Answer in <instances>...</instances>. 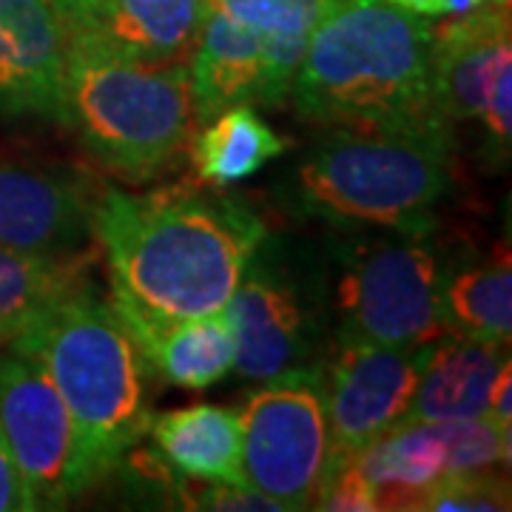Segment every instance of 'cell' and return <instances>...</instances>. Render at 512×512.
Here are the masks:
<instances>
[{
	"mask_svg": "<svg viewBox=\"0 0 512 512\" xmlns=\"http://www.w3.org/2000/svg\"><path fill=\"white\" fill-rule=\"evenodd\" d=\"M92 234L109 259L111 302L151 322H180L228 305L265 228L237 200L171 185L106 191L92 205Z\"/></svg>",
	"mask_w": 512,
	"mask_h": 512,
	"instance_id": "cell-1",
	"label": "cell"
},
{
	"mask_svg": "<svg viewBox=\"0 0 512 512\" xmlns=\"http://www.w3.org/2000/svg\"><path fill=\"white\" fill-rule=\"evenodd\" d=\"M430 29L390 0H325L288 100L302 120L333 128L436 123Z\"/></svg>",
	"mask_w": 512,
	"mask_h": 512,
	"instance_id": "cell-2",
	"label": "cell"
},
{
	"mask_svg": "<svg viewBox=\"0 0 512 512\" xmlns=\"http://www.w3.org/2000/svg\"><path fill=\"white\" fill-rule=\"evenodd\" d=\"M450 123L413 128H333L293 171L299 214L339 228H433V208L447 188Z\"/></svg>",
	"mask_w": 512,
	"mask_h": 512,
	"instance_id": "cell-3",
	"label": "cell"
},
{
	"mask_svg": "<svg viewBox=\"0 0 512 512\" xmlns=\"http://www.w3.org/2000/svg\"><path fill=\"white\" fill-rule=\"evenodd\" d=\"M12 350L32 356L55 382L94 478L148 433L146 362L109 299L89 282L18 336Z\"/></svg>",
	"mask_w": 512,
	"mask_h": 512,
	"instance_id": "cell-4",
	"label": "cell"
},
{
	"mask_svg": "<svg viewBox=\"0 0 512 512\" xmlns=\"http://www.w3.org/2000/svg\"><path fill=\"white\" fill-rule=\"evenodd\" d=\"M60 123L103 168L151 180L194 128L188 66L134 63L69 43Z\"/></svg>",
	"mask_w": 512,
	"mask_h": 512,
	"instance_id": "cell-5",
	"label": "cell"
},
{
	"mask_svg": "<svg viewBox=\"0 0 512 512\" xmlns=\"http://www.w3.org/2000/svg\"><path fill=\"white\" fill-rule=\"evenodd\" d=\"M444 262L419 234L362 239L342 248L336 305L342 339L424 348L456 333L444 316Z\"/></svg>",
	"mask_w": 512,
	"mask_h": 512,
	"instance_id": "cell-6",
	"label": "cell"
},
{
	"mask_svg": "<svg viewBox=\"0 0 512 512\" xmlns=\"http://www.w3.org/2000/svg\"><path fill=\"white\" fill-rule=\"evenodd\" d=\"M242 484L274 498L282 512L313 510L328 461V407L316 370H285L239 413Z\"/></svg>",
	"mask_w": 512,
	"mask_h": 512,
	"instance_id": "cell-7",
	"label": "cell"
},
{
	"mask_svg": "<svg viewBox=\"0 0 512 512\" xmlns=\"http://www.w3.org/2000/svg\"><path fill=\"white\" fill-rule=\"evenodd\" d=\"M0 430L35 510H60L97 481L55 382L18 350L0 356Z\"/></svg>",
	"mask_w": 512,
	"mask_h": 512,
	"instance_id": "cell-8",
	"label": "cell"
},
{
	"mask_svg": "<svg viewBox=\"0 0 512 512\" xmlns=\"http://www.w3.org/2000/svg\"><path fill=\"white\" fill-rule=\"evenodd\" d=\"M427 348V345H424ZM424 348L342 339L328 370V456H359L399 424L419 384Z\"/></svg>",
	"mask_w": 512,
	"mask_h": 512,
	"instance_id": "cell-9",
	"label": "cell"
},
{
	"mask_svg": "<svg viewBox=\"0 0 512 512\" xmlns=\"http://www.w3.org/2000/svg\"><path fill=\"white\" fill-rule=\"evenodd\" d=\"M69 26L52 0H0V114L60 120Z\"/></svg>",
	"mask_w": 512,
	"mask_h": 512,
	"instance_id": "cell-10",
	"label": "cell"
},
{
	"mask_svg": "<svg viewBox=\"0 0 512 512\" xmlns=\"http://www.w3.org/2000/svg\"><path fill=\"white\" fill-rule=\"evenodd\" d=\"M512 63L507 3L481 6L430 29L433 106L441 120H481L495 72Z\"/></svg>",
	"mask_w": 512,
	"mask_h": 512,
	"instance_id": "cell-11",
	"label": "cell"
},
{
	"mask_svg": "<svg viewBox=\"0 0 512 512\" xmlns=\"http://www.w3.org/2000/svg\"><path fill=\"white\" fill-rule=\"evenodd\" d=\"M222 316L234 333V370L239 376L268 382L302 367L299 362L311 345V313L282 276L245 271Z\"/></svg>",
	"mask_w": 512,
	"mask_h": 512,
	"instance_id": "cell-12",
	"label": "cell"
},
{
	"mask_svg": "<svg viewBox=\"0 0 512 512\" xmlns=\"http://www.w3.org/2000/svg\"><path fill=\"white\" fill-rule=\"evenodd\" d=\"M92 205L69 177L0 163V245L69 256L92 234Z\"/></svg>",
	"mask_w": 512,
	"mask_h": 512,
	"instance_id": "cell-13",
	"label": "cell"
},
{
	"mask_svg": "<svg viewBox=\"0 0 512 512\" xmlns=\"http://www.w3.org/2000/svg\"><path fill=\"white\" fill-rule=\"evenodd\" d=\"M205 0H103L69 20V43L134 63H174L194 49Z\"/></svg>",
	"mask_w": 512,
	"mask_h": 512,
	"instance_id": "cell-14",
	"label": "cell"
},
{
	"mask_svg": "<svg viewBox=\"0 0 512 512\" xmlns=\"http://www.w3.org/2000/svg\"><path fill=\"white\" fill-rule=\"evenodd\" d=\"M504 345L447 333L424 348L413 402L402 421H456L484 416L490 387L507 356Z\"/></svg>",
	"mask_w": 512,
	"mask_h": 512,
	"instance_id": "cell-15",
	"label": "cell"
},
{
	"mask_svg": "<svg viewBox=\"0 0 512 512\" xmlns=\"http://www.w3.org/2000/svg\"><path fill=\"white\" fill-rule=\"evenodd\" d=\"M111 308L134 339L143 362L165 382L185 390H205L234 370V333L222 311L180 322H151L114 302Z\"/></svg>",
	"mask_w": 512,
	"mask_h": 512,
	"instance_id": "cell-16",
	"label": "cell"
},
{
	"mask_svg": "<svg viewBox=\"0 0 512 512\" xmlns=\"http://www.w3.org/2000/svg\"><path fill=\"white\" fill-rule=\"evenodd\" d=\"M194 126L200 128L239 103H259L262 43L242 23L208 9L188 66Z\"/></svg>",
	"mask_w": 512,
	"mask_h": 512,
	"instance_id": "cell-17",
	"label": "cell"
},
{
	"mask_svg": "<svg viewBox=\"0 0 512 512\" xmlns=\"http://www.w3.org/2000/svg\"><path fill=\"white\" fill-rule=\"evenodd\" d=\"M148 436L160 456L191 481L242 484L239 473V413L220 404H191L151 416ZM245 487V484H242Z\"/></svg>",
	"mask_w": 512,
	"mask_h": 512,
	"instance_id": "cell-18",
	"label": "cell"
},
{
	"mask_svg": "<svg viewBox=\"0 0 512 512\" xmlns=\"http://www.w3.org/2000/svg\"><path fill=\"white\" fill-rule=\"evenodd\" d=\"M208 9L251 29L262 43V106H282L325 0H205Z\"/></svg>",
	"mask_w": 512,
	"mask_h": 512,
	"instance_id": "cell-19",
	"label": "cell"
},
{
	"mask_svg": "<svg viewBox=\"0 0 512 512\" xmlns=\"http://www.w3.org/2000/svg\"><path fill=\"white\" fill-rule=\"evenodd\" d=\"M86 256H37L0 245V345L15 342L89 282Z\"/></svg>",
	"mask_w": 512,
	"mask_h": 512,
	"instance_id": "cell-20",
	"label": "cell"
},
{
	"mask_svg": "<svg viewBox=\"0 0 512 512\" xmlns=\"http://www.w3.org/2000/svg\"><path fill=\"white\" fill-rule=\"evenodd\" d=\"M379 510H416L419 495L447 473L444 441L433 421H399L359 453Z\"/></svg>",
	"mask_w": 512,
	"mask_h": 512,
	"instance_id": "cell-21",
	"label": "cell"
},
{
	"mask_svg": "<svg viewBox=\"0 0 512 512\" xmlns=\"http://www.w3.org/2000/svg\"><path fill=\"white\" fill-rule=\"evenodd\" d=\"M285 148L288 140L279 137L251 103H239L200 126L191 146V160L202 183L234 185L254 177Z\"/></svg>",
	"mask_w": 512,
	"mask_h": 512,
	"instance_id": "cell-22",
	"label": "cell"
},
{
	"mask_svg": "<svg viewBox=\"0 0 512 512\" xmlns=\"http://www.w3.org/2000/svg\"><path fill=\"white\" fill-rule=\"evenodd\" d=\"M441 302L444 316L456 333L507 345L512 336L510 254L495 256L484 265L458 274H447Z\"/></svg>",
	"mask_w": 512,
	"mask_h": 512,
	"instance_id": "cell-23",
	"label": "cell"
},
{
	"mask_svg": "<svg viewBox=\"0 0 512 512\" xmlns=\"http://www.w3.org/2000/svg\"><path fill=\"white\" fill-rule=\"evenodd\" d=\"M421 512H490L510 510V481L487 470L444 473L416 501Z\"/></svg>",
	"mask_w": 512,
	"mask_h": 512,
	"instance_id": "cell-24",
	"label": "cell"
},
{
	"mask_svg": "<svg viewBox=\"0 0 512 512\" xmlns=\"http://www.w3.org/2000/svg\"><path fill=\"white\" fill-rule=\"evenodd\" d=\"M444 441L447 473L487 470L501 461H510V430L495 427L487 416L456 421H433Z\"/></svg>",
	"mask_w": 512,
	"mask_h": 512,
	"instance_id": "cell-25",
	"label": "cell"
},
{
	"mask_svg": "<svg viewBox=\"0 0 512 512\" xmlns=\"http://www.w3.org/2000/svg\"><path fill=\"white\" fill-rule=\"evenodd\" d=\"M313 510L376 512V490L359 467V456H328Z\"/></svg>",
	"mask_w": 512,
	"mask_h": 512,
	"instance_id": "cell-26",
	"label": "cell"
},
{
	"mask_svg": "<svg viewBox=\"0 0 512 512\" xmlns=\"http://www.w3.org/2000/svg\"><path fill=\"white\" fill-rule=\"evenodd\" d=\"M183 501L191 510H222V512H282L274 498L256 493L254 487L242 484H220L211 481V487L183 490Z\"/></svg>",
	"mask_w": 512,
	"mask_h": 512,
	"instance_id": "cell-27",
	"label": "cell"
},
{
	"mask_svg": "<svg viewBox=\"0 0 512 512\" xmlns=\"http://www.w3.org/2000/svg\"><path fill=\"white\" fill-rule=\"evenodd\" d=\"M35 501L23 481L18 461L12 456L6 436L0 430V512H32Z\"/></svg>",
	"mask_w": 512,
	"mask_h": 512,
	"instance_id": "cell-28",
	"label": "cell"
},
{
	"mask_svg": "<svg viewBox=\"0 0 512 512\" xmlns=\"http://www.w3.org/2000/svg\"><path fill=\"white\" fill-rule=\"evenodd\" d=\"M512 365L510 359H504V365L495 376L493 387H490V399H487V410L484 416L493 421L501 430H512Z\"/></svg>",
	"mask_w": 512,
	"mask_h": 512,
	"instance_id": "cell-29",
	"label": "cell"
},
{
	"mask_svg": "<svg viewBox=\"0 0 512 512\" xmlns=\"http://www.w3.org/2000/svg\"><path fill=\"white\" fill-rule=\"evenodd\" d=\"M396 6H402L413 15L421 18H439V15H461V12H473L481 6H501L510 0H393Z\"/></svg>",
	"mask_w": 512,
	"mask_h": 512,
	"instance_id": "cell-30",
	"label": "cell"
},
{
	"mask_svg": "<svg viewBox=\"0 0 512 512\" xmlns=\"http://www.w3.org/2000/svg\"><path fill=\"white\" fill-rule=\"evenodd\" d=\"M57 9H60V15L66 18V23L74 18H80V15H86V12H92L94 6H100L103 0H52Z\"/></svg>",
	"mask_w": 512,
	"mask_h": 512,
	"instance_id": "cell-31",
	"label": "cell"
}]
</instances>
